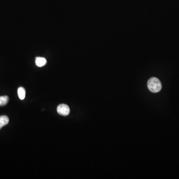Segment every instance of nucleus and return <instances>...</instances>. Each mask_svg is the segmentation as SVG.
<instances>
[{
  "label": "nucleus",
  "mask_w": 179,
  "mask_h": 179,
  "mask_svg": "<svg viewBox=\"0 0 179 179\" xmlns=\"http://www.w3.org/2000/svg\"><path fill=\"white\" fill-rule=\"evenodd\" d=\"M46 60L45 58H43V57H36V60H35V63L36 65L38 67L43 66L46 64Z\"/></svg>",
  "instance_id": "4"
},
{
  "label": "nucleus",
  "mask_w": 179,
  "mask_h": 179,
  "mask_svg": "<svg viewBox=\"0 0 179 179\" xmlns=\"http://www.w3.org/2000/svg\"><path fill=\"white\" fill-rule=\"evenodd\" d=\"M147 86L149 90L154 93L160 92L162 89L161 82L156 77L151 78L148 81Z\"/></svg>",
  "instance_id": "1"
},
{
  "label": "nucleus",
  "mask_w": 179,
  "mask_h": 179,
  "mask_svg": "<svg viewBox=\"0 0 179 179\" xmlns=\"http://www.w3.org/2000/svg\"><path fill=\"white\" fill-rule=\"evenodd\" d=\"M57 113L60 115L66 116L70 113V108L66 105H60L57 107Z\"/></svg>",
  "instance_id": "2"
},
{
  "label": "nucleus",
  "mask_w": 179,
  "mask_h": 179,
  "mask_svg": "<svg viewBox=\"0 0 179 179\" xmlns=\"http://www.w3.org/2000/svg\"><path fill=\"white\" fill-rule=\"evenodd\" d=\"M18 97L21 100H23L25 98L26 96V90L23 87H20L18 90Z\"/></svg>",
  "instance_id": "5"
},
{
  "label": "nucleus",
  "mask_w": 179,
  "mask_h": 179,
  "mask_svg": "<svg viewBox=\"0 0 179 179\" xmlns=\"http://www.w3.org/2000/svg\"><path fill=\"white\" fill-rule=\"evenodd\" d=\"M9 122V119L7 116L2 115L0 116V130L3 126L8 125Z\"/></svg>",
  "instance_id": "3"
},
{
  "label": "nucleus",
  "mask_w": 179,
  "mask_h": 179,
  "mask_svg": "<svg viewBox=\"0 0 179 179\" xmlns=\"http://www.w3.org/2000/svg\"><path fill=\"white\" fill-rule=\"evenodd\" d=\"M8 102H9V97L8 96H0V106L6 105Z\"/></svg>",
  "instance_id": "6"
}]
</instances>
